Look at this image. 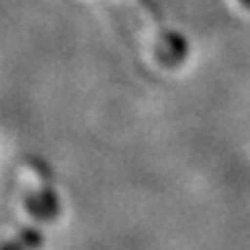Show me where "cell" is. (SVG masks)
I'll use <instances>...</instances> for the list:
<instances>
[{"instance_id": "1", "label": "cell", "mask_w": 250, "mask_h": 250, "mask_svg": "<svg viewBox=\"0 0 250 250\" xmlns=\"http://www.w3.org/2000/svg\"><path fill=\"white\" fill-rule=\"evenodd\" d=\"M18 202L26 215L35 220H46L51 215V195L46 178L35 165L22 167L18 173Z\"/></svg>"}, {"instance_id": "2", "label": "cell", "mask_w": 250, "mask_h": 250, "mask_svg": "<svg viewBox=\"0 0 250 250\" xmlns=\"http://www.w3.org/2000/svg\"><path fill=\"white\" fill-rule=\"evenodd\" d=\"M40 242V235L33 230H22V233L13 235L11 239L0 242V250H33Z\"/></svg>"}]
</instances>
